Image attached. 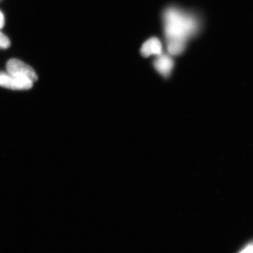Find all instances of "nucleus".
I'll list each match as a JSON object with an SVG mask.
<instances>
[{
  "label": "nucleus",
  "instance_id": "f257e3e1",
  "mask_svg": "<svg viewBox=\"0 0 253 253\" xmlns=\"http://www.w3.org/2000/svg\"><path fill=\"white\" fill-rule=\"evenodd\" d=\"M163 33L168 54L179 56L185 51L188 42L199 33L201 21L196 14L176 6L163 12Z\"/></svg>",
  "mask_w": 253,
  "mask_h": 253
},
{
  "label": "nucleus",
  "instance_id": "f03ea898",
  "mask_svg": "<svg viewBox=\"0 0 253 253\" xmlns=\"http://www.w3.org/2000/svg\"><path fill=\"white\" fill-rule=\"evenodd\" d=\"M6 72L15 77L27 80L33 83L38 80L36 71L28 64L16 59L9 60L6 65Z\"/></svg>",
  "mask_w": 253,
  "mask_h": 253
},
{
  "label": "nucleus",
  "instance_id": "7ed1b4c3",
  "mask_svg": "<svg viewBox=\"0 0 253 253\" xmlns=\"http://www.w3.org/2000/svg\"><path fill=\"white\" fill-rule=\"evenodd\" d=\"M34 83L27 80L15 77L7 72L0 71V86L12 90H28Z\"/></svg>",
  "mask_w": 253,
  "mask_h": 253
},
{
  "label": "nucleus",
  "instance_id": "20e7f679",
  "mask_svg": "<svg viewBox=\"0 0 253 253\" xmlns=\"http://www.w3.org/2000/svg\"><path fill=\"white\" fill-rule=\"evenodd\" d=\"M154 66L157 72L163 77H169L174 66V61L172 56L169 54H163L156 56L154 59Z\"/></svg>",
  "mask_w": 253,
  "mask_h": 253
},
{
  "label": "nucleus",
  "instance_id": "39448f33",
  "mask_svg": "<svg viewBox=\"0 0 253 253\" xmlns=\"http://www.w3.org/2000/svg\"><path fill=\"white\" fill-rule=\"evenodd\" d=\"M163 44L157 38H151L145 42L141 48V54L144 57H149L151 55L159 56L163 54Z\"/></svg>",
  "mask_w": 253,
  "mask_h": 253
},
{
  "label": "nucleus",
  "instance_id": "423d86ee",
  "mask_svg": "<svg viewBox=\"0 0 253 253\" xmlns=\"http://www.w3.org/2000/svg\"><path fill=\"white\" fill-rule=\"evenodd\" d=\"M11 45V42L4 33L0 31V49H6Z\"/></svg>",
  "mask_w": 253,
  "mask_h": 253
},
{
  "label": "nucleus",
  "instance_id": "0eeeda50",
  "mask_svg": "<svg viewBox=\"0 0 253 253\" xmlns=\"http://www.w3.org/2000/svg\"><path fill=\"white\" fill-rule=\"evenodd\" d=\"M239 253H253V244L248 245V246Z\"/></svg>",
  "mask_w": 253,
  "mask_h": 253
},
{
  "label": "nucleus",
  "instance_id": "6e6552de",
  "mask_svg": "<svg viewBox=\"0 0 253 253\" xmlns=\"http://www.w3.org/2000/svg\"><path fill=\"white\" fill-rule=\"evenodd\" d=\"M5 23L4 14L0 11V29L4 27Z\"/></svg>",
  "mask_w": 253,
  "mask_h": 253
}]
</instances>
